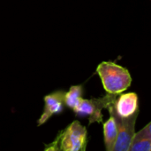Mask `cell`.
I'll list each match as a JSON object with an SVG mask.
<instances>
[{"label": "cell", "instance_id": "1", "mask_svg": "<svg viewBox=\"0 0 151 151\" xmlns=\"http://www.w3.org/2000/svg\"><path fill=\"white\" fill-rule=\"evenodd\" d=\"M96 72L107 93L119 95L132 84L130 72L126 68L112 61L101 62L97 66Z\"/></svg>", "mask_w": 151, "mask_h": 151}, {"label": "cell", "instance_id": "2", "mask_svg": "<svg viewBox=\"0 0 151 151\" xmlns=\"http://www.w3.org/2000/svg\"><path fill=\"white\" fill-rule=\"evenodd\" d=\"M117 97L118 94L107 93L101 98H93L89 100L82 99L73 111L79 117L88 116L89 125L92 123H102V110L107 109L110 105L114 104Z\"/></svg>", "mask_w": 151, "mask_h": 151}, {"label": "cell", "instance_id": "3", "mask_svg": "<svg viewBox=\"0 0 151 151\" xmlns=\"http://www.w3.org/2000/svg\"><path fill=\"white\" fill-rule=\"evenodd\" d=\"M107 109L113 114L118 125V134L111 151H128L133 137L135 133L134 129L139 112H136L129 117L121 118L116 114L114 104L110 105Z\"/></svg>", "mask_w": 151, "mask_h": 151}, {"label": "cell", "instance_id": "4", "mask_svg": "<svg viewBox=\"0 0 151 151\" xmlns=\"http://www.w3.org/2000/svg\"><path fill=\"white\" fill-rule=\"evenodd\" d=\"M87 129L79 121H73L60 132V151H79L87 145Z\"/></svg>", "mask_w": 151, "mask_h": 151}, {"label": "cell", "instance_id": "5", "mask_svg": "<svg viewBox=\"0 0 151 151\" xmlns=\"http://www.w3.org/2000/svg\"><path fill=\"white\" fill-rule=\"evenodd\" d=\"M65 94V92L64 91H57L44 97V109L37 122L38 126L45 124L53 115L59 114L63 111Z\"/></svg>", "mask_w": 151, "mask_h": 151}, {"label": "cell", "instance_id": "6", "mask_svg": "<svg viewBox=\"0 0 151 151\" xmlns=\"http://www.w3.org/2000/svg\"><path fill=\"white\" fill-rule=\"evenodd\" d=\"M116 114L121 118H127L139 112V100L135 93H127L117 97L114 102Z\"/></svg>", "mask_w": 151, "mask_h": 151}, {"label": "cell", "instance_id": "7", "mask_svg": "<svg viewBox=\"0 0 151 151\" xmlns=\"http://www.w3.org/2000/svg\"><path fill=\"white\" fill-rule=\"evenodd\" d=\"M151 150V123L144 128L135 133L128 151H150Z\"/></svg>", "mask_w": 151, "mask_h": 151}, {"label": "cell", "instance_id": "8", "mask_svg": "<svg viewBox=\"0 0 151 151\" xmlns=\"http://www.w3.org/2000/svg\"><path fill=\"white\" fill-rule=\"evenodd\" d=\"M111 117L104 124V143L106 151H111L113 144L115 142L118 134V125L113 114L109 111Z\"/></svg>", "mask_w": 151, "mask_h": 151}, {"label": "cell", "instance_id": "9", "mask_svg": "<svg viewBox=\"0 0 151 151\" xmlns=\"http://www.w3.org/2000/svg\"><path fill=\"white\" fill-rule=\"evenodd\" d=\"M83 86L82 85H73L70 87L69 91L65 93L64 102L71 109H74L80 101L83 99Z\"/></svg>", "mask_w": 151, "mask_h": 151}, {"label": "cell", "instance_id": "10", "mask_svg": "<svg viewBox=\"0 0 151 151\" xmlns=\"http://www.w3.org/2000/svg\"><path fill=\"white\" fill-rule=\"evenodd\" d=\"M60 133H58L57 139L45 150L44 151H58L59 150V145H58V142L60 141Z\"/></svg>", "mask_w": 151, "mask_h": 151}, {"label": "cell", "instance_id": "11", "mask_svg": "<svg viewBox=\"0 0 151 151\" xmlns=\"http://www.w3.org/2000/svg\"><path fill=\"white\" fill-rule=\"evenodd\" d=\"M86 147H87V145H86V146H84L81 150H80L79 151H86Z\"/></svg>", "mask_w": 151, "mask_h": 151}]
</instances>
